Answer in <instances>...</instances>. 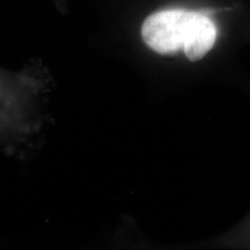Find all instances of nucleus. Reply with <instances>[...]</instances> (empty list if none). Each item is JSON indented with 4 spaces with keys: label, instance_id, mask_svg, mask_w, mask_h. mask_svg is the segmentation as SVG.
Segmentation results:
<instances>
[{
    "label": "nucleus",
    "instance_id": "2",
    "mask_svg": "<svg viewBox=\"0 0 250 250\" xmlns=\"http://www.w3.org/2000/svg\"><path fill=\"white\" fill-rule=\"evenodd\" d=\"M218 34L213 19L195 9H156L140 24V39L151 51L161 56L182 51L190 62L208 56L217 43Z\"/></svg>",
    "mask_w": 250,
    "mask_h": 250
},
{
    "label": "nucleus",
    "instance_id": "1",
    "mask_svg": "<svg viewBox=\"0 0 250 250\" xmlns=\"http://www.w3.org/2000/svg\"><path fill=\"white\" fill-rule=\"evenodd\" d=\"M48 89L43 68L30 66L12 72L0 67V144L12 154L35 142L42 130L41 109Z\"/></svg>",
    "mask_w": 250,
    "mask_h": 250
}]
</instances>
